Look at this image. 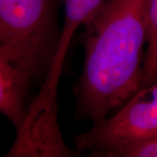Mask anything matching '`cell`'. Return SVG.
I'll return each instance as SVG.
<instances>
[{"instance_id":"cell-1","label":"cell","mask_w":157,"mask_h":157,"mask_svg":"<svg viewBox=\"0 0 157 157\" xmlns=\"http://www.w3.org/2000/svg\"><path fill=\"white\" fill-rule=\"evenodd\" d=\"M145 0H105L84 27L85 59L75 90L78 116L107 117L140 88Z\"/></svg>"},{"instance_id":"cell-2","label":"cell","mask_w":157,"mask_h":157,"mask_svg":"<svg viewBox=\"0 0 157 157\" xmlns=\"http://www.w3.org/2000/svg\"><path fill=\"white\" fill-rule=\"evenodd\" d=\"M56 0H0V52L30 80L44 79L59 36Z\"/></svg>"},{"instance_id":"cell-4","label":"cell","mask_w":157,"mask_h":157,"mask_svg":"<svg viewBox=\"0 0 157 157\" xmlns=\"http://www.w3.org/2000/svg\"><path fill=\"white\" fill-rule=\"evenodd\" d=\"M30 78L0 52V113L16 131L26 115V97Z\"/></svg>"},{"instance_id":"cell-3","label":"cell","mask_w":157,"mask_h":157,"mask_svg":"<svg viewBox=\"0 0 157 157\" xmlns=\"http://www.w3.org/2000/svg\"><path fill=\"white\" fill-rule=\"evenodd\" d=\"M152 137H157V84L140 88L111 117L94 122L73 142L79 153L107 157L124 145Z\"/></svg>"},{"instance_id":"cell-6","label":"cell","mask_w":157,"mask_h":157,"mask_svg":"<svg viewBox=\"0 0 157 157\" xmlns=\"http://www.w3.org/2000/svg\"><path fill=\"white\" fill-rule=\"evenodd\" d=\"M144 40L140 88L157 84V0H145Z\"/></svg>"},{"instance_id":"cell-7","label":"cell","mask_w":157,"mask_h":157,"mask_svg":"<svg viewBox=\"0 0 157 157\" xmlns=\"http://www.w3.org/2000/svg\"><path fill=\"white\" fill-rule=\"evenodd\" d=\"M157 137L133 141L111 151L107 157H156Z\"/></svg>"},{"instance_id":"cell-5","label":"cell","mask_w":157,"mask_h":157,"mask_svg":"<svg viewBox=\"0 0 157 157\" xmlns=\"http://www.w3.org/2000/svg\"><path fill=\"white\" fill-rule=\"evenodd\" d=\"M105 0H64L65 16L63 29L59 31V36L56 47V55L64 58L76 31L89 19Z\"/></svg>"}]
</instances>
